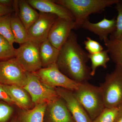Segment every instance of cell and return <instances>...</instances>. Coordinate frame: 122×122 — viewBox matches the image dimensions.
<instances>
[{
  "label": "cell",
  "instance_id": "cell-1",
  "mask_svg": "<svg viewBox=\"0 0 122 122\" xmlns=\"http://www.w3.org/2000/svg\"><path fill=\"white\" fill-rule=\"evenodd\" d=\"M87 53L77 41V34L72 31L59 50L56 63L62 73L76 83L88 81L91 78V68L87 65Z\"/></svg>",
  "mask_w": 122,
  "mask_h": 122
},
{
  "label": "cell",
  "instance_id": "cell-2",
  "mask_svg": "<svg viewBox=\"0 0 122 122\" xmlns=\"http://www.w3.org/2000/svg\"><path fill=\"white\" fill-rule=\"evenodd\" d=\"M119 0H55L72 14L75 18L74 29L81 28L83 22L89 20L92 14L100 13L105 9L115 4Z\"/></svg>",
  "mask_w": 122,
  "mask_h": 122
},
{
  "label": "cell",
  "instance_id": "cell-3",
  "mask_svg": "<svg viewBox=\"0 0 122 122\" xmlns=\"http://www.w3.org/2000/svg\"><path fill=\"white\" fill-rule=\"evenodd\" d=\"M91 119L94 120L105 109L103 98L99 86L88 81L79 83L78 88L73 92Z\"/></svg>",
  "mask_w": 122,
  "mask_h": 122
},
{
  "label": "cell",
  "instance_id": "cell-4",
  "mask_svg": "<svg viewBox=\"0 0 122 122\" xmlns=\"http://www.w3.org/2000/svg\"><path fill=\"white\" fill-rule=\"evenodd\" d=\"M105 107H122V68L116 65L114 70L107 74L99 86Z\"/></svg>",
  "mask_w": 122,
  "mask_h": 122
},
{
  "label": "cell",
  "instance_id": "cell-5",
  "mask_svg": "<svg viewBox=\"0 0 122 122\" xmlns=\"http://www.w3.org/2000/svg\"><path fill=\"white\" fill-rule=\"evenodd\" d=\"M27 72V81L23 88L29 94L34 105L48 104L60 97L55 89L49 87L42 83L34 73Z\"/></svg>",
  "mask_w": 122,
  "mask_h": 122
},
{
  "label": "cell",
  "instance_id": "cell-6",
  "mask_svg": "<svg viewBox=\"0 0 122 122\" xmlns=\"http://www.w3.org/2000/svg\"><path fill=\"white\" fill-rule=\"evenodd\" d=\"M33 73L42 83L53 89L61 87L74 92L79 86V83H76L62 73L56 63L46 68H42Z\"/></svg>",
  "mask_w": 122,
  "mask_h": 122
},
{
  "label": "cell",
  "instance_id": "cell-7",
  "mask_svg": "<svg viewBox=\"0 0 122 122\" xmlns=\"http://www.w3.org/2000/svg\"><path fill=\"white\" fill-rule=\"evenodd\" d=\"M27 80V72L15 57L0 61V83L24 87Z\"/></svg>",
  "mask_w": 122,
  "mask_h": 122
},
{
  "label": "cell",
  "instance_id": "cell-8",
  "mask_svg": "<svg viewBox=\"0 0 122 122\" xmlns=\"http://www.w3.org/2000/svg\"><path fill=\"white\" fill-rule=\"evenodd\" d=\"M40 44L29 41L16 49L15 58L26 72L35 73L42 68Z\"/></svg>",
  "mask_w": 122,
  "mask_h": 122
},
{
  "label": "cell",
  "instance_id": "cell-9",
  "mask_svg": "<svg viewBox=\"0 0 122 122\" xmlns=\"http://www.w3.org/2000/svg\"><path fill=\"white\" fill-rule=\"evenodd\" d=\"M75 27L74 20L58 17L51 29L48 40L54 47L60 50Z\"/></svg>",
  "mask_w": 122,
  "mask_h": 122
},
{
  "label": "cell",
  "instance_id": "cell-10",
  "mask_svg": "<svg viewBox=\"0 0 122 122\" xmlns=\"http://www.w3.org/2000/svg\"><path fill=\"white\" fill-rule=\"evenodd\" d=\"M58 17L54 14L39 12L38 19L28 30L29 41L40 44L48 39L52 25Z\"/></svg>",
  "mask_w": 122,
  "mask_h": 122
},
{
  "label": "cell",
  "instance_id": "cell-11",
  "mask_svg": "<svg viewBox=\"0 0 122 122\" xmlns=\"http://www.w3.org/2000/svg\"><path fill=\"white\" fill-rule=\"evenodd\" d=\"M55 89L58 96L65 101L75 122H91L89 116L73 92L61 87Z\"/></svg>",
  "mask_w": 122,
  "mask_h": 122
},
{
  "label": "cell",
  "instance_id": "cell-12",
  "mask_svg": "<svg viewBox=\"0 0 122 122\" xmlns=\"http://www.w3.org/2000/svg\"><path fill=\"white\" fill-rule=\"evenodd\" d=\"M43 122H75L65 101L59 97L47 104Z\"/></svg>",
  "mask_w": 122,
  "mask_h": 122
},
{
  "label": "cell",
  "instance_id": "cell-13",
  "mask_svg": "<svg viewBox=\"0 0 122 122\" xmlns=\"http://www.w3.org/2000/svg\"><path fill=\"white\" fill-rule=\"evenodd\" d=\"M30 6L40 12L51 14L58 17L75 20L72 14L63 6L51 0H28Z\"/></svg>",
  "mask_w": 122,
  "mask_h": 122
},
{
  "label": "cell",
  "instance_id": "cell-14",
  "mask_svg": "<svg viewBox=\"0 0 122 122\" xmlns=\"http://www.w3.org/2000/svg\"><path fill=\"white\" fill-rule=\"evenodd\" d=\"M116 17L111 20L106 17L97 23H92L89 20L83 22L81 28L90 31L98 36L101 41H104L108 38L109 34H111L116 29Z\"/></svg>",
  "mask_w": 122,
  "mask_h": 122
},
{
  "label": "cell",
  "instance_id": "cell-15",
  "mask_svg": "<svg viewBox=\"0 0 122 122\" xmlns=\"http://www.w3.org/2000/svg\"><path fill=\"white\" fill-rule=\"evenodd\" d=\"M2 85L14 104L21 109L29 110L34 105L28 92L23 87L15 85Z\"/></svg>",
  "mask_w": 122,
  "mask_h": 122
},
{
  "label": "cell",
  "instance_id": "cell-16",
  "mask_svg": "<svg viewBox=\"0 0 122 122\" xmlns=\"http://www.w3.org/2000/svg\"><path fill=\"white\" fill-rule=\"evenodd\" d=\"M15 1L14 7L15 11L11 17V29L15 42L21 45L29 41L28 33L18 16L17 10L18 1Z\"/></svg>",
  "mask_w": 122,
  "mask_h": 122
},
{
  "label": "cell",
  "instance_id": "cell-17",
  "mask_svg": "<svg viewBox=\"0 0 122 122\" xmlns=\"http://www.w3.org/2000/svg\"><path fill=\"white\" fill-rule=\"evenodd\" d=\"M17 10L18 16L27 30L39 17V13L31 7L26 0H18Z\"/></svg>",
  "mask_w": 122,
  "mask_h": 122
},
{
  "label": "cell",
  "instance_id": "cell-18",
  "mask_svg": "<svg viewBox=\"0 0 122 122\" xmlns=\"http://www.w3.org/2000/svg\"><path fill=\"white\" fill-rule=\"evenodd\" d=\"M59 50L55 48L47 39L40 44L39 54L42 68L56 63Z\"/></svg>",
  "mask_w": 122,
  "mask_h": 122
},
{
  "label": "cell",
  "instance_id": "cell-19",
  "mask_svg": "<svg viewBox=\"0 0 122 122\" xmlns=\"http://www.w3.org/2000/svg\"><path fill=\"white\" fill-rule=\"evenodd\" d=\"M47 104L35 105L32 109L24 110L16 117L17 122H43Z\"/></svg>",
  "mask_w": 122,
  "mask_h": 122
},
{
  "label": "cell",
  "instance_id": "cell-20",
  "mask_svg": "<svg viewBox=\"0 0 122 122\" xmlns=\"http://www.w3.org/2000/svg\"><path fill=\"white\" fill-rule=\"evenodd\" d=\"M104 42L112 60L122 68V35L116 39L107 38Z\"/></svg>",
  "mask_w": 122,
  "mask_h": 122
},
{
  "label": "cell",
  "instance_id": "cell-21",
  "mask_svg": "<svg viewBox=\"0 0 122 122\" xmlns=\"http://www.w3.org/2000/svg\"><path fill=\"white\" fill-rule=\"evenodd\" d=\"M107 50H103L99 52L89 54V58L91 61V76H94L95 74L97 68L99 66H102L106 69L107 67V63L110 61V58Z\"/></svg>",
  "mask_w": 122,
  "mask_h": 122
},
{
  "label": "cell",
  "instance_id": "cell-22",
  "mask_svg": "<svg viewBox=\"0 0 122 122\" xmlns=\"http://www.w3.org/2000/svg\"><path fill=\"white\" fill-rule=\"evenodd\" d=\"M12 14L0 17V35L13 46L15 42L11 26Z\"/></svg>",
  "mask_w": 122,
  "mask_h": 122
},
{
  "label": "cell",
  "instance_id": "cell-23",
  "mask_svg": "<svg viewBox=\"0 0 122 122\" xmlns=\"http://www.w3.org/2000/svg\"><path fill=\"white\" fill-rule=\"evenodd\" d=\"M16 49L8 41L0 35V61L15 57Z\"/></svg>",
  "mask_w": 122,
  "mask_h": 122
},
{
  "label": "cell",
  "instance_id": "cell-24",
  "mask_svg": "<svg viewBox=\"0 0 122 122\" xmlns=\"http://www.w3.org/2000/svg\"><path fill=\"white\" fill-rule=\"evenodd\" d=\"M119 108L105 107L102 111L91 122H113Z\"/></svg>",
  "mask_w": 122,
  "mask_h": 122
},
{
  "label": "cell",
  "instance_id": "cell-25",
  "mask_svg": "<svg viewBox=\"0 0 122 122\" xmlns=\"http://www.w3.org/2000/svg\"><path fill=\"white\" fill-rule=\"evenodd\" d=\"M115 5V9L117 11L118 16L116 18V29L110 35L109 38L111 39L118 38L122 35V0H119Z\"/></svg>",
  "mask_w": 122,
  "mask_h": 122
},
{
  "label": "cell",
  "instance_id": "cell-26",
  "mask_svg": "<svg viewBox=\"0 0 122 122\" xmlns=\"http://www.w3.org/2000/svg\"><path fill=\"white\" fill-rule=\"evenodd\" d=\"M13 112L11 105L0 100V122H11Z\"/></svg>",
  "mask_w": 122,
  "mask_h": 122
},
{
  "label": "cell",
  "instance_id": "cell-27",
  "mask_svg": "<svg viewBox=\"0 0 122 122\" xmlns=\"http://www.w3.org/2000/svg\"><path fill=\"white\" fill-rule=\"evenodd\" d=\"M84 44L86 50L89 54H93L103 50V48L100 43L89 37H86V40L84 41Z\"/></svg>",
  "mask_w": 122,
  "mask_h": 122
},
{
  "label": "cell",
  "instance_id": "cell-28",
  "mask_svg": "<svg viewBox=\"0 0 122 122\" xmlns=\"http://www.w3.org/2000/svg\"><path fill=\"white\" fill-rule=\"evenodd\" d=\"M0 100L7 102L10 105L14 104L7 92L5 90L2 84L0 83Z\"/></svg>",
  "mask_w": 122,
  "mask_h": 122
},
{
  "label": "cell",
  "instance_id": "cell-29",
  "mask_svg": "<svg viewBox=\"0 0 122 122\" xmlns=\"http://www.w3.org/2000/svg\"><path fill=\"white\" fill-rule=\"evenodd\" d=\"M15 11L14 7H7L0 4V17L13 13Z\"/></svg>",
  "mask_w": 122,
  "mask_h": 122
},
{
  "label": "cell",
  "instance_id": "cell-30",
  "mask_svg": "<svg viewBox=\"0 0 122 122\" xmlns=\"http://www.w3.org/2000/svg\"><path fill=\"white\" fill-rule=\"evenodd\" d=\"M15 0H0V4L7 6V7H13Z\"/></svg>",
  "mask_w": 122,
  "mask_h": 122
},
{
  "label": "cell",
  "instance_id": "cell-31",
  "mask_svg": "<svg viewBox=\"0 0 122 122\" xmlns=\"http://www.w3.org/2000/svg\"><path fill=\"white\" fill-rule=\"evenodd\" d=\"M113 122H122V107H119L118 113Z\"/></svg>",
  "mask_w": 122,
  "mask_h": 122
},
{
  "label": "cell",
  "instance_id": "cell-32",
  "mask_svg": "<svg viewBox=\"0 0 122 122\" xmlns=\"http://www.w3.org/2000/svg\"><path fill=\"white\" fill-rule=\"evenodd\" d=\"M11 122H17L16 117H14L12 119Z\"/></svg>",
  "mask_w": 122,
  "mask_h": 122
}]
</instances>
